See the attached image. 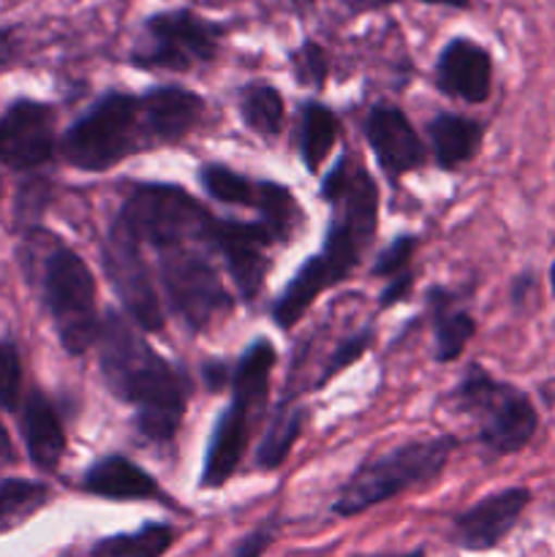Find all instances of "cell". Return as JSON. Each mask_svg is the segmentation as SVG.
<instances>
[{"instance_id": "f35d334b", "label": "cell", "mask_w": 555, "mask_h": 557, "mask_svg": "<svg viewBox=\"0 0 555 557\" xmlns=\"http://www.w3.org/2000/svg\"><path fill=\"white\" fill-rule=\"evenodd\" d=\"M422 3H439V5H452V9H466L468 0H422Z\"/></svg>"}, {"instance_id": "4316f807", "label": "cell", "mask_w": 555, "mask_h": 557, "mask_svg": "<svg viewBox=\"0 0 555 557\" xmlns=\"http://www.w3.org/2000/svg\"><path fill=\"white\" fill-rule=\"evenodd\" d=\"M264 215V226L270 228V234L275 239H286L294 232V226L299 223V207L294 201V196L288 194V188L275 183H261L256 185V205Z\"/></svg>"}, {"instance_id": "1f68e13d", "label": "cell", "mask_w": 555, "mask_h": 557, "mask_svg": "<svg viewBox=\"0 0 555 557\" xmlns=\"http://www.w3.org/2000/svg\"><path fill=\"white\" fill-rule=\"evenodd\" d=\"M414 250H417V239H414L411 234L397 237L395 243L379 256V261L373 264V275H395V272H403L411 264Z\"/></svg>"}, {"instance_id": "ba28073f", "label": "cell", "mask_w": 555, "mask_h": 557, "mask_svg": "<svg viewBox=\"0 0 555 557\" xmlns=\"http://www.w3.org/2000/svg\"><path fill=\"white\" fill-rule=\"evenodd\" d=\"M44 299L65 351L82 354L98 341L96 281L85 261L63 245L52 250L44 267Z\"/></svg>"}, {"instance_id": "484cf974", "label": "cell", "mask_w": 555, "mask_h": 557, "mask_svg": "<svg viewBox=\"0 0 555 557\" xmlns=\"http://www.w3.org/2000/svg\"><path fill=\"white\" fill-rule=\"evenodd\" d=\"M239 112H243L245 123H248L256 134H264V136L281 134L283 98L275 87L270 85L245 87L243 98H239Z\"/></svg>"}, {"instance_id": "7402d4cb", "label": "cell", "mask_w": 555, "mask_h": 557, "mask_svg": "<svg viewBox=\"0 0 555 557\" xmlns=\"http://www.w3.org/2000/svg\"><path fill=\"white\" fill-rule=\"evenodd\" d=\"M174 544V528L150 522L134 533H118L92 544L90 557H161Z\"/></svg>"}, {"instance_id": "9a60e30c", "label": "cell", "mask_w": 555, "mask_h": 557, "mask_svg": "<svg viewBox=\"0 0 555 557\" xmlns=\"http://www.w3.org/2000/svg\"><path fill=\"white\" fill-rule=\"evenodd\" d=\"M365 136L370 150L375 152V161L390 177H400L424 163L422 139L400 109L375 107L365 123Z\"/></svg>"}, {"instance_id": "ab89813d", "label": "cell", "mask_w": 555, "mask_h": 557, "mask_svg": "<svg viewBox=\"0 0 555 557\" xmlns=\"http://www.w3.org/2000/svg\"><path fill=\"white\" fill-rule=\"evenodd\" d=\"M550 288H553V294H555V261H553V267H550Z\"/></svg>"}, {"instance_id": "9c48e42d", "label": "cell", "mask_w": 555, "mask_h": 557, "mask_svg": "<svg viewBox=\"0 0 555 557\" xmlns=\"http://www.w3.org/2000/svg\"><path fill=\"white\" fill-rule=\"evenodd\" d=\"M158 272L174 313L190 332H201L232 308L226 286L210 261L190 245H172L158 250Z\"/></svg>"}, {"instance_id": "4fadbf2b", "label": "cell", "mask_w": 555, "mask_h": 557, "mask_svg": "<svg viewBox=\"0 0 555 557\" xmlns=\"http://www.w3.org/2000/svg\"><path fill=\"white\" fill-rule=\"evenodd\" d=\"M528 504H531L528 487H509L488 495L457 517L452 539L457 547L468 549V553H488L515 531Z\"/></svg>"}, {"instance_id": "3957f363", "label": "cell", "mask_w": 555, "mask_h": 557, "mask_svg": "<svg viewBox=\"0 0 555 557\" xmlns=\"http://www.w3.org/2000/svg\"><path fill=\"white\" fill-rule=\"evenodd\" d=\"M455 446L457 441L452 435H439V438L411 441L365 462L341 490L332 511L341 517H354L370 506L395 498L414 484L428 482L441 473Z\"/></svg>"}, {"instance_id": "44dd1931", "label": "cell", "mask_w": 555, "mask_h": 557, "mask_svg": "<svg viewBox=\"0 0 555 557\" xmlns=\"http://www.w3.org/2000/svg\"><path fill=\"white\" fill-rule=\"evenodd\" d=\"M482 125L460 114H439L430 123V141H433L435 161L444 169H455L471 161L482 145Z\"/></svg>"}, {"instance_id": "8d00e7d4", "label": "cell", "mask_w": 555, "mask_h": 557, "mask_svg": "<svg viewBox=\"0 0 555 557\" xmlns=\"http://www.w3.org/2000/svg\"><path fill=\"white\" fill-rule=\"evenodd\" d=\"M11 460V441L5 435L3 424H0V462H9Z\"/></svg>"}, {"instance_id": "7a4b0ae2", "label": "cell", "mask_w": 555, "mask_h": 557, "mask_svg": "<svg viewBox=\"0 0 555 557\" xmlns=\"http://www.w3.org/2000/svg\"><path fill=\"white\" fill-rule=\"evenodd\" d=\"M275 364V351L267 341L250 343L248 351L237 362L232 375L234 397L226 411L218 417L212 441L207 446L205 471H201V487H221L229 482L234 468L243 460L250 441V424L259 419L267 403V386H270V370Z\"/></svg>"}, {"instance_id": "5bb4252c", "label": "cell", "mask_w": 555, "mask_h": 557, "mask_svg": "<svg viewBox=\"0 0 555 557\" xmlns=\"http://www.w3.org/2000/svg\"><path fill=\"white\" fill-rule=\"evenodd\" d=\"M54 152V114L47 103L16 101L0 120V163L36 169Z\"/></svg>"}, {"instance_id": "6da1fadb", "label": "cell", "mask_w": 555, "mask_h": 557, "mask_svg": "<svg viewBox=\"0 0 555 557\" xmlns=\"http://www.w3.org/2000/svg\"><path fill=\"white\" fill-rule=\"evenodd\" d=\"M101 337V373L109 389L136 408V428L150 441H169L183 422L188 379L158 357L118 313L107 315Z\"/></svg>"}, {"instance_id": "8992f818", "label": "cell", "mask_w": 555, "mask_h": 557, "mask_svg": "<svg viewBox=\"0 0 555 557\" xmlns=\"http://www.w3.org/2000/svg\"><path fill=\"white\" fill-rule=\"evenodd\" d=\"M139 101L125 92L98 98L63 136V158L82 172H103L139 147Z\"/></svg>"}, {"instance_id": "83f0119b", "label": "cell", "mask_w": 555, "mask_h": 557, "mask_svg": "<svg viewBox=\"0 0 555 557\" xmlns=\"http://www.w3.org/2000/svg\"><path fill=\"white\" fill-rule=\"evenodd\" d=\"M473 319L462 310H439L435 313V362H452L462 354L473 337Z\"/></svg>"}, {"instance_id": "e575fe53", "label": "cell", "mask_w": 555, "mask_h": 557, "mask_svg": "<svg viewBox=\"0 0 555 557\" xmlns=\"http://www.w3.org/2000/svg\"><path fill=\"white\" fill-rule=\"evenodd\" d=\"M408 288H411V272H408V275L403 272L400 277H395V281L384 288V294H381V305L400 302V297L408 292Z\"/></svg>"}, {"instance_id": "74e56055", "label": "cell", "mask_w": 555, "mask_h": 557, "mask_svg": "<svg viewBox=\"0 0 555 557\" xmlns=\"http://www.w3.org/2000/svg\"><path fill=\"white\" fill-rule=\"evenodd\" d=\"M11 54V44H9V36L5 33H0V63H5Z\"/></svg>"}, {"instance_id": "e0dca14e", "label": "cell", "mask_w": 555, "mask_h": 557, "mask_svg": "<svg viewBox=\"0 0 555 557\" xmlns=\"http://www.w3.org/2000/svg\"><path fill=\"white\" fill-rule=\"evenodd\" d=\"M141 131L150 139L177 141L199 123L201 98L183 87H156L139 101Z\"/></svg>"}, {"instance_id": "d6986e66", "label": "cell", "mask_w": 555, "mask_h": 557, "mask_svg": "<svg viewBox=\"0 0 555 557\" xmlns=\"http://www.w3.org/2000/svg\"><path fill=\"white\" fill-rule=\"evenodd\" d=\"M22 435H25L27 455L38 468L44 471L58 468L65 455V433L58 411L41 392H33L22 408Z\"/></svg>"}, {"instance_id": "ffe728a7", "label": "cell", "mask_w": 555, "mask_h": 557, "mask_svg": "<svg viewBox=\"0 0 555 557\" xmlns=\"http://www.w3.org/2000/svg\"><path fill=\"white\" fill-rule=\"evenodd\" d=\"M332 283H335V277H332L324 256H310V259L299 267L297 275L292 277V283L283 288V294L275 299V305H272V319H275V324H281L283 330H292V326L303 319L305 310L313 305V299L319 297L326 286H332Z\"/></svg>"}, {"instance_id": "7c38bea8", "label": "cell", "mask_w": 555, "mask_h": 557, "mask_svg": "<svg viewBox=\"0 0 555 557\" xmlns=\"http://www.w3.org/2000/svg\"><path fill=\"white\" fill-rule=\"evenodd\" d=\"M272 234L264 223H237V221H212L207 245L215 248L226 259L229 272L234 277L239 297L254 299L261 292L267 275V245Z\"/></svg>"}, {"instance_id": "d6a6232c", "label": "cell", "mask_w": 555, "mask_h": 557, "mask_svg": "<svg viewBox=\"0 0 555 557\" xmlns=\"http://www.w3.org/2000/svg\"><path fill=\"white\" fill-rule=\"evenodd\" d=\"M297 76L310 85H324L326 79V58L324 49L316 47V44H305L303 52L297 54Z\"/></svg>"}, {"instance_id": "f1b7e54d", "label": "cell", "mask_w": 555, "mask_h": 557, "mask_svg": "<svg viewBox=\"0 0 555 557\" xmlns=\"http://www.w3.org/2000/svg\"><path fill=\"white\" fill-rule=\"evenodd\" d=\"M201 185L212 199L223 201V205H237V207H254L256 205V188L237 172L218 163H207L199 172Z\"/></svg>"}, {"instance_id": "2e32d148", "label": "cell", "mask_w": 555, "mask_h": 557, "mask_svg": "<svg viewBox=\"0 0 555 557\" xmlns=\"http://www.w3.org/2000/svg\"><path fill=\"white\" fill-rule=\"evenodd\" d=\"M493 85V60L488 49L468 38H455L439 58V87L468 103L488 101Z\"/></svg>"}, {"instance_id": "ac0fdd59", "label": "cell", "mask_w": 555, "mask_h": 557, "mask_svg": "<svg viewBox=\"0 0 555 557\" xmlns=\"http://www.w3.org/2000/svg\"><path fill=\"white\" fill-rule=\"evenodd\" d=\"M85 490L109 500H141L161 495L156 479L123 455H109L90 466L85 473Z\"/></svg>"}, {"instance_id": "60d3db41", "label": "cell", "mask_w": 555, "mask_h": 557, "mask_svg": "<svg viewBox=\"0 0 555 557\" xmlns=\"http://www.w3.org/2000/svg\"><path fill=\"white\" fill-rule=\"evenodd\" d=\"M370 557H424L422 553H411V555H370Z\"/></svg>"}, {"instance_id": "277c9868", "label": "cell", "mask_w": 555, "mask_h": 557, "mask_svg": "<svg viewBox=\"0 0 555 557\" xmlns=\"http://www.w3.org/2000/svg\"><path fill=\"white\" fill-rule=\"evenodd\" d=\"M321 196L335 210L321 256L337 283L354 270L362 248H368L373 239L379 221V190L365 169H351L343 158L321 183Z\"/></svg>"}, {"instance_id": "5b68a950", "label": "cell", "mask_w": 555, "mask_h": 557, "mask_svg": "<svg viewBox=\"0 0 555 557\" xmlns=\"http://www.w3.org/2000/svg\"><path fill=\"white\" fill-rule=\"evenodd\" d=\"M455 400L462 411L477 417L479 441L493 455H517L536 435L539 413L531 397L517 386L490 379L479 364L460 381Z\"/></svg>"}, {"instance_id": "b9f144b4", "label": "cell", "mask_w": 555, "mask_h": 557, "mask_svg": "<svg viewBox=\"0 0 555 557\" xmlns=\"http://www.w3.org/2000/svg\"><path fill=\"white\" fill-rule=\"evenodd\" d=\"M375 3H390V0H375Z\"/></svg>"}, {"instance_id": "52a82bcc", "label": "cell", "mask_w": 555, "mask_h": 557, "mask_svg": "<svg viewBox=\"0 0 555 557\" xmlns=\"http://www.w3.org/2000/svg\"><path fill=\"white\" fill-rule=\"evenodd\" d=\"M215 218L190 199L177 185H139L125 199L118 223L136 239L152 248L205 243Z\"/></svg>"}, {"instance_id": "836d02e7", "label": "cell", "mask_w": 555, "mask_h": 557, "mask_svg": "<svg viewBox=\"0 0 555 557\" xmlns=\"http://www.w3.org/2000/svg\"><path fill=\"white\" fill-rule=\"evenodd\" d=\"M272 542H275V528L264 525V528H259V531L248 533V536L237 544L234 557H261Z\"/></svg>"}, {"instance_id": "d4e9b609", "label": "cell", "mask_w": 555, "mask_h": 557, "mask_svg": "<svg viewBox=\"0 0 555 557\" xmlns=\"http://www.w3.org/2000/svg\"><path fill=\"white\" fill-rule=\"evenodd\" d=\"M303 408H278L275 419L270 422V430L264 433V438H261L259 444V451H256V462H259V468H264V471H272V468L281 466L283 460H286L288 449L294 446V441H297L299 430H303Z\"/></svg>"}, {"instance_id": "cb8c5ba5", "label": "cell", "mask_w": 555, "mask_h": 557, "mask_svg": "<svg viewBox=\"0 0 555 557\" xmlns=\"http://www.w3.org/2000/svg\"><path fill=\"white\" fill-rule=\"evenodd\" d=\"M49 498V490L38 482L9 479L0 484V533L22 525L27 517L36 515Z\"/></svg>"}, {"instance_id": "f546056e", "label": "cell", "mask_w": 555, "mask_h": 557, "mask_svg": "<svg viewBox=\"0 0 555 557\" xmlns=\"http://www.w3.org/2000/svg\"><path fill=\"white\" fill-rule=\"evenodd\" d=\"M22 386V362L16 346L9 341H0V408L14 411L20 400Z\"/></svg>"}, {"instance_id": "d590c367", "label": "cell", "mask_w": 555, "mask_h": 557, "mask_svg": "<svg viewBox=\"0 0 555 557\" xmlns=\"http://www.w3.org/2000/svg\"><path fill=\"white\" fill-rule=\"evenodd\" d=\"M205 379H207V384L212 386V389H218V386L226 381V370H223V364H207Z\"/></svg>"}, {"instance_id": "8fae6325", "label": "cell", "mask_w": 555, "mask_h": 557, "mask_svg": "<svg viewBox=\"0 0 555 557\" xmlns=\"http://www.w3.org/2000/svg\"><path fill=\"white\" fill-rule=\"evenodd\" d=\"M103 270L131 319L141 330H161L163 308L150 283L145 259H141V245L118 221L112 223L107 243H103Z\"/></svg>"}, {"instance_id": "603a6c76", "label": "cell", "mask_w": 555, "mask_h": 557, "mask_svg": "<svg viewBox=\"0 0 555 557\" xmlns=\"http://www.w3.org/2000/svg\"><path fill=\"white\" fill-rule=\"evenodd\" d=\"M303 128H299V156L308 172L319 174L321 163L337 141V117L321 103H305Z\"/></svg>"}, {"instance_id": "4dcf8cb0", "label": "cell", "mask_w": 555, "mask_h": 557, "mask_svg": "<svg viewBox=\"0 0 555 557\" xmlns=\"http://www.w3.org/2000/svg\"><path fill=\"white\" fill-rule=\"evenodd\" d=\"M370 341H373V332H370V330L368 332H359V335H354V337H348V341H343L341 348H337V351L332 354L330 362H326V370H324V373H321L319 384H326V381H330L332 375H337V373H341V370H346L348 364L357 362V359L362 357L365 351H368Z\"/></svg>"}, {"instance_id": "30bf717a", "label": "cell", "mask_w": 555, "mask_h": 557, "mask_svg": "<svg viewBox=\"0 0 555 557\" xmlns=\"http://www.w3.org/2000/svg\"><path fill=\"white\" fill-rule=\"evenodd\" d=\"M147 33H150V47L134 54L136 63L152 65V69L188 71L194 63L212 60L221 27L183 9L150 16Z\"/></svg>"}]
</instances>
